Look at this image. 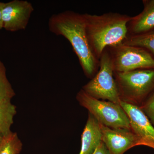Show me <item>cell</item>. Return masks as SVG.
<instances>
[{
    "label": "cell",
    "mask_w": 154,
    "mask_h": 154,
    "mask_svg": "<svg viewBox=\"0 0 154 154\" xmlns=\"http://www.w3.org/2000/svg\"><path fill=\"white\" fill-rule=\"evenodd\" d=\"M143 11L139 15L131 17L128 24L129 35L147 33L154 29V0L144 1Z\"/></svg>",
    "instance_id": "30bf717a"
},
{
    "label": "cell",
    "mask_w": 154,
    "mask_h": 154,
    "mask_svg": "<svg viewBox=\"0 0 154 154\" xmlns=\"http://www.w3.org/2000/svg\"><path fill=\"white\" fill-rule=\"evenodd\" d=\"M17 113V107L11 103V100L0 101V134L3 136L11 132V127Z\"/></svg>",
    "instance_id": "7c38bea8"
},
{
    "label": "cell",
    "mask_w": 154,
    "mask_h": 154,
    "mask_svg": "<svg viewBox=\"0 0 154 154\" xmlns=\"http://www.w3.org/2000/svg\"><path fill=\"white\" fill-rule=\"evenodd\" d=\"M99 61V71L82 89L96 99L119 104L121 100L114 78L111 58L107 48L102 53Z\"/></svg>",
    "instance_id": "5b68a950"
},
{
    "label": "cell",
    "mask_w": 154,
    "mask_h": 154,
    "mask_svg": "<svg viewBox=\"0 0 154 154\" xmlns=\"http://www.w3.org/2000/svg\"><path fill=\"white\" fill-rule=\"evenodd\" d=\"M99 123L102 141L110 154H124L131 148L142 146L139 138L131 130L110 128Z\"/></svg>",
    "instance_id": "ba28073f"
},
{
    "label": "cell",
    "mask_w": 154,
    "mask_h": 154,
    "mask_svg": "<svg viewBox=\"0 0 154 154\" xmlns=\"http://www.w3.org/2000/svg\"><path fill=\"white\" fill-rule=\"evenodd\" d=\"M107 48L115 72L154 69V57L150 53L143 48L124 43Z\"/></svg>",
    "instance_id": "8992f818"
},
{
    "label": "cell",
    "mask_w": 154,
    "mask_h": 154,
    "mask_svg": "<svg viewBox=\"0 0 154 154\" xmlns=\"http://www.w3.org/2000/svg\"><path fill=\"white\" fill-rule=\"evenodd\" d=\"M89 42L98 59L107 48L123 43L128 36L131 17L119 13L84 14Z\"/></svg>",
    "instance_id": "7a4b0ae2"
},
{
    "label": "cell",
    "mask_w": 154,
    "mask_h": 154,
    "mask_svg": "<svg viewBox=\"0 0 154 154\" xmlns=\"http://www.w3.org/2000/svg\"><path fill=\"white\" fill-rule=\"evenodd\" d=\"M34 10L28 1L13 0L5 3L2 12L3 28L11 32L25 30Z\"/></svg>",
    "instance_id": "52a82bcc"
},
{
    "label": "cell",
    "mask_w": 154,
    "mask_h": 154,
    "mask_svg": "<svg viewBox=\"0 0 154 154\" xmlns=\"http://www.w3.org/2000/svg\"><path fill=\"white\" fill-rule=\"evenodd\" d=\"M93 154H110L105 143L102 141L97 146Z\"/></svg>",
    "instance_id": "e0dca14e"
},
{
    "label": "cell",
    "mask_w": 154,
    "mask_h": 154,
    "mask_svg": "<svg viewBox=\"0 0 154 154\" xmlns=\"http://www.w3.org/2000/svg\"><path fill=\"white\" fill-rule=\"evenodd\" d=\"M102 141V134L99 122L89 113L82 135V145L79 154H93Z\"/></svg>",
    "instance_id": "8fae6325"
},
{
    "label": "cell",
    "mask_w": 154,
    "mask_h": 154,
    "mask_svg": "<svg viewBox=\"0 0 154 154\" xmlns=\"http://www.w3.org/2000/svg\"><path fill=\"white\" fill-rule=\"evenodd\" d=\"M5 3L0 2V29L3 28L2 19V12Z\"/></svg>",
    "instance_id": "ac0fdd59"
},
{
    "label": "cell",
    "mask_w": 154,
    "mask_h": 154,
    "mask_svg": "<svg viewBox=\"0 0 154 154\" xmlns=\"http://www.w3.org/2000/svg\"><path fill=\"white\" fill-rule=\"evenodd\" d=\"M114 76L120 100L128 104L139 106L154 88V69L114 72Z\"/></svg>",
    "instance_id": "3957f363"
},
{
    "label": "cell",
    "mask_w": 154,
    "mask_h": 154,
    "mask_svg": "<svg viewBox=\"0 0 154 154\" xmlns=\"http://www.w3.org/2000/svg\"><path fill=\"white\" fill-rule=\"evenodd\" d=\"M16 95L7 78L5 67L0 60V101L10 100Z\"/></svg>",
    "instance_id": "9a60e30c"
},
{
    "label": "cell",
    "mask_w": 154,
    "mask_h": 154,
    "mask_svg": "<svg viewBox=\"0 0 154 154\" xmlns=\"http://www.w3.org/2000/svg\"><path fill=\"white\" fill-rule=\"evenodd\" d=\"M140 107L154 125V93Z\"/></svg>",
    "instance_id": "2e32d148"
},
{
    "label": "cell",
    "mask_w": 154,
    "mask_h": 154,
    "mask_svg": "<svg viewBox=\"0 0 154 154\" xmlns=\"http://www.w3.org/2000/svg\"><path fill=\"white\" fill-rule=\"evenodd\" d=\"M123 43L148 50L154 57V30L137 35H128Z\"/></svg>",
    "instance_id": "4fadbf2b"
},
{
    "label": "cell",
    "mask_w": 154,
    "mask_h": 154,
    "mask_svg": "<svg viewBox=\"0 0 154 154\" xmlns=\"http://www.w3.org/2000/svg\"><path fill=\"white\" fill-rule=\"evenodd\" d=\"M76 99L103 125L110 128L131 130L129 118L120 104L96 99L82 89L78 92Z\"/></svg>",
    "instance_id": "277c9868"
},
{
    "label": "cell",
    "mask_w": 154,
    "mask_h": 154,
    "mask_svg": "<svg viewBox=\"0 0 154 154\" xmlns=\"http://www.w3.org/2000/svg\"><path fill=\"white\" fill-rule=\"evenodd\" d=\"M22 143L17 133L11 131L3 136L0 143V154H19L22 151Z\"/></svg>",
    "instance_id": "5bb4252c"
},
{
    "label": "cell",
    "mask_w": 154,
    "mask_h": 154,
    "mask_svg": "<svg viewBox=\"0 0 154 154\" xmlns=\"http://www.w3.org/2000/svg\"><path fill=\"white\" fill-rule=\"evenodd\" d=\"M128 116L131 131L139 138L142 146L154 149V127L139 106L120 101Z\"/></svg>",
    "instance_id": "9c48e42d"
},
{
    "label": "cell",
    "mask_w": 154,
    "mask_h": 154,
    "mask_svg": "<svg viewBox=\"0 0 154 154\" xmlns=\"http://www.w3.org/2000/svg\"><path fill=\"white\" fill-rule=\"evenodd\" d=\"M48 25L51 33L63 36L69 42L84 73L92 79L97 73L99 61L89 42L84 14L65 11L54 14L49 18Z\"/></svg>",
    "instance_id": "6da1fadb"
},
{
    "label": "cell",
    "mask_w": 154,
    "mask_h": 154,
    "mask_svg": "<svg viewBox=\"0 0 154 154\" xmlns=\"http://www.w3.org/2000/svg\"><path fill=\"white\" fill-rule=\"evenodd\" d=\"M3 135L0 134V143H1V141H2V139Z\"/></svg>",
    "instance_id": "d6986e66"
}]
</instances>
